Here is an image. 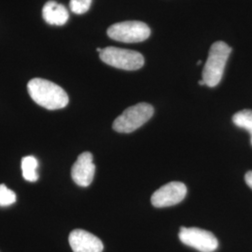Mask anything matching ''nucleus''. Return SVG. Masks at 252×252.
<instances>
[{"label":"nucleus","instance_id":"1","mask_svg":"<svg viewBox=\"0 0 252 252\" xmlns=\"http://www.w3.org/2000/svg\"><path fill=\"white\" fill-rule=\"evenodd\" d=\"M27 90L37 105L49 110L65 108L69 102L68 95L63 88L44 79L31 80L27 84Z\"/></svg>","mask_w":252,"mask_h":252},{"label":"nucleus","instance_id":"2","mask_svg":"<svg viewBox=\"0 0 252 252\" xmlns=\"http://www.w3.org/2000/svg\"><path fill=\"white\" fill-rule=\"evenodd\" d=\"M232 48L223 41L213 43L203 69V81L208 87H215L222 79Z\"/></svg>","mask_w":252,"mask_h":252},{"label":"nucleus","instance_id":"3","mask_svg":"<svg viewBox=\"0 0 252 252\" xmlns=\"http://www.w3.org/2000/svg\"><path fill=\"white\" fill-rule=\"evenodd\" d=\"M154 113V108L148 103H139L126 108L116 118L113 123V129L118 133L129 134L145 125Z\"/></svg>","mask_w":252,"mask_h":252},{"label":"nucleus","instance_id":"4","mask_svg":"<svg viewBox=\"0 0 252 252\" xmlns=\"http://www.w3.org/2000/svg\"><path fill=\"white\" fill-rule=\"evenodd\" d=\"M100 59L110 66L124 70H137L144 65L143 55L132 50H126L116 47L102 49Z\"/></svg>","mask_w":252,"mask_h":252},{"label":"nucleus","instance_id":"5","mask_svg":"<svg viewBox=\"0 0 252 252\" xmlns=\"http://www.w3.org/2000/svg\"><path fill=\"white\" fill-rule=\"evenodd\" d=\"M108 36L120 42L137 43L149 38L151 29L143 22L126 21L108 27Z\"/></svg>","mask_w":252,"mask_h":252},{"label":"nucleus","instance_id":"6","mask_svg":"<svg viewBox=\"0 0 252 252\" xmlns=\"http://www.w3.org/2000/svg\"><path fill=\"white\" fill-rule=\"evenodd\" d=\"M179 237L184 245L200 252H214L219 247V241L214 234L199 228L181 227Z\"/></svg>","mask_w":252,"mask_h":252},{"label":"nucleus","instance_id":"7","mask_svg":"<svg viewBox=\"0 0 252 252\" xmlns=\"http://www.w3.org/2000/svg\"><path fill=\"white\" fill-rule=\"evenodd\" d=\"M187 194V187L180 181H172L157 189L152 196L153 207H172L183 201Z\"/></svg>","mask_w":252,"mask_h":252},{"label":"nucleus","instance_id":"8","mask_svg":"<svg viewBox=\"0 0 252 252\" xmlns=\"http://www.w3.org/2000/svg\"><path fill=\"white\" fill-rule=\"evenodd\" d=\"M95 173V165L93 162V154L89 152L81 153L73 164L71 177L80 187H88L93 182Z\"/></svg>","mask_w":252,"mask_h":252},{"label":"nucleus","instance_id":"9","mask_svg":"<svg viewBox=\"0 0 252 252\" xmlns=\"http://www.w3.org/2000/svg\"><path fill=\"white\" fill-rule=\"evenodd\" d=\"M73 252H102L104 245L98 237L87 231L77 229L68 237Z\"/></svg>","mask_w":252,"mask_h":252},{"label":"nucleus","instance_id":"10","mask_svg":"<svg viewBox=\"0 0 252 252\" xmlns=\"http://www.w3.org/2000/svg\"><path fill=\"white\" fill-rule=\"evenodd\" d=\"M46 23L52 26H63L69 18L66 8L55 1H48L42 9Z\"/></svg>","mask_w":252,"mask_h":252},{"label":"nucleus","instance_id":"11","mask_svg":"<svg viewBox=\"0 0 252 252\" xmlns=\"http://www.w3.org/2000/svg\"><path fill=\"white\" fill-rule=\"evenodd\" d=\"M38 162L34 156H26L22 160V171L25 180L35 182L38 180L37 174Z\"/></svg>","mask_w":252,"mask_h":252},{"label":"nucleus","instance_id":"12","mask_svg":"<svg viewBox=\"0 0 252 252\" xmlns=\"http://www.w3.org/2000/svg\"><path fill=\"white\" fill-rule=\"evenodd\" d=\"M233 123L239 128L247 130L251 134L252 145V109H243L233 116Z\"/></svg>","mask_w":252,"mask_h":252},{"label":"nucleus","instance_id":"13","mask_svg":"<svg viewBox=\"0 0 252 252\" xmlns=\"http://www.w3.org/2000/svg\"><path fill=\"white\" fill-rule=\"evenodd\" d=\"M16 202V194L6 185L0 184V207H9Z\"/></svg>","mask_w":252,"mask_h":252},{"label":"nucleus","instance_id":"14","mask_svg":"<svg viewBox=\"0 0 252 252\" xmlns=\"http://www.w3.org/2000/svg\"><path fill=\"white\" fill-rule=\"evenodd\" d=\"M92 0H70L69 7L76 14H83L90 9Z\"/></svg>","mask_w":252,"mask_h":252},{"label":"nucleus","instance_id":"15","mask_svg":"<svg viewBox=\"0 0 252 252\" xmlns=\"http://www.w3.org/2000/svg\"><path fill=\"white\" fill-rule=\"evenodd\" d=\"M245 180H246V183L248 184V186L252 189V171H249L246 176H245Z\"/></svg>","mask_w":252,"mask_h":252},{"label":"nucleus","instance_id":"16","mask_svg":"<svg viewBox=\"0 0 252 252\" xmlns=\"http://www.w3.org/2000/svg\"><path fill=\"white\" fill-rule=\"evenodd\" d=\"M199 85H206L205 84V81H203V80H201V81H199Z\"/></svg>","mask_w":252,"mask_h":252},{"label":"nucleus","instance_id":"17","mask_svg":"<svg viewBox=\"0 0 252 252\" xmlns=\"http://www.w3.org/2000/svg\"><path fill=\"white\" fill-rule=\"evenodd\" d=\"M101 51H102V49H101V48H97V52H98V53H100Z\"/></svg>","mask_w":252,"mask_h":252}]
</instances>
